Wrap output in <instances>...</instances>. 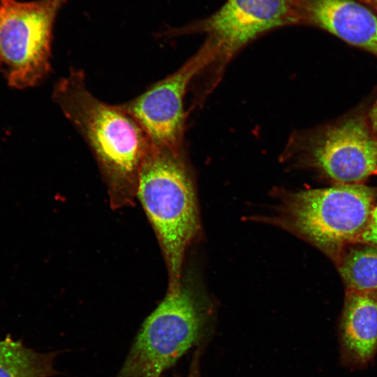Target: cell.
Instances as JSON below:
<instances>
[{"label": "cell", "instance_id": "1", "mask_svg": "<svg viewBox=\"0 0 377 377\" xmlns=\"http://www.w3.org/2000/svg\"><path fill=\"white\" fill-rule=\"evenodd\" d=\"M52 99L84 140L114 209L133 203L140 166L150 140L121 105L96 98L82 70L71 69L55 84Z\"/></svg>", "mask_w": 377, "mask_h": 377}, {"label": "cell", "instance_id": "2", "mask_svg": "<svg viewBox=\"0 0 377 377\" xmlns=\"http://www.w3.org/2000/svg\"><path fill=\"white\" fill-rule=\"evenodd\" d=\"M136 198L162 250L168 292L175 293L181 286L186 251L200 229L193 182L183 154L175 155L150 141L140 169Z\"/></svg>", "mask_w": 377, "mask_h": 377}, {"label": "cell", "instance_id": "3", "mask_svg": "<svg viewBox=\"0 0 377 377\" xmlns=\"http://www.w3.org/2000/svg\"><path fill=\"white\" fill-rule=\"evenodd\" d=\"M376 198L377 188L364 184H334L288 193L275 221L337 263L364 229Z\"/></svg>", "mask_w": 377, "mask_h": 377}, {"label": "cell", "instance_id": "4", "mask_svg": "<svg viewBox=\"0 0 377 377\" xmlns=\"http://www.w3.org/2000/svg\"><path fill=\"white\" fill-rule=\"evenodd\" d=\"M206 300L182 279L144 320L115 377H161L207 333Z\"/></svg>", "mask_w": 377, "mask_h": 377}, {"label": "cell", "instance_id": "5", "mask_svg": "<svg viewBox=\"0 0 377 377\" xmlns=\"http://www.w3.org/2000/svg\"><path fill=\"white\" fill-rule=\"evenodd\" d=\"M68 0H0V61L10 87H35L51 71L57 13Z\"/></svg>", "mask_w": 377, "mask_h": 377}, {"label": "cell", "instance_id": "6", "mask_svg": "<svg viewBox=\"0 0 377 377\" xmlns=\"http://www.w3.org/2000/svg\"><path fill=\"white\" fill-rule=\"evenodd\" d=\"M334 184H363L377 175V136L367 114H351L292 138L286 151Z\"/></svg>", "mask_w": 377, "mask_h": 377}, {"label": "cell", "instance_id": "7", "mask_svg": "<svg viewBox=\"0 0 377 377\" xmlns=\"http://www.w3.org/2000/svg\"><path fill=\"white\" fill-rule=\"evenodd\" d=\"M215 57L214 51L203 43L174 73L153 84L138 96L120 104L140 124L151 142L175 155L183 154L186 90L193 78L212 64Z\"/></svg>", "mask_w": 377, "mask_h": 377}, {"label": "cell", "instance_id": "8", "mask_svg": "<svg viewBox=\"0 0 377 377\" xmlns=\"http://www.w3.org/2000/svg\"><path fill=\"white\" fill-rule=\"evenodd\" d=\"M298 2L227 0L214 14L184 31L207 34L205 43L216 52L214 61L221 68L241 48L263 33L284 25L299 24Z\"/></svg>", "mask_w": 377, "mask_h": 377}, {"label": "cell", "instance_id": "9", "mask_svg": "<svg viewBox=\"0 0 377 377\" xmlns=\"http://www.w3.org/2000/svg\"><path fill=\"white\" fill-rule=\"evenodd\" d=\"M299 24L322 29L377 56V16L357 0H299Z\"/></svg>", "mask_w": 377, "mask_h": 377}, {"label": "cell", "instance_id": "10", "mask_svg": "<svg viewBox=\"0 0 377 377\" xmlns=\"http://www.w3.org/2000/svg\"><path fill=\"white\" fill-rule=\"evenodd\" d=\"M345 356L364 364L377 348V292L346 290L341 323Z\"/></svg>", "mask_w": 377, "mask_h": 377}, {"label": "cell", "instance_id": "11", "mask_svg": "<svg viewBox=\"0 0 377 377\" xmlns=\"http://www.w3.org/2000/svg\"><path fill=\"white\" fill-rule=\"evenodd\" d=\"M58 352L40 353L10 334L0 340V377H52Z\"/></svg>", "mask_w": 377, "mask_h": 377}, {"label": "cell", "instance_id": "12", "mask_svg": "<svg viewBox=\"0 0 377 377\" xmlns=\"http://www.w3.org/2000/svg\"><path fill=\"white\" fill-rule=\"evenodd\" d=\"M336 264L346 290L377 292V245L350 244Z\"/></svg>", "mask_w": 377, "mask_h": 377}, {"label": "cell", "instance_id": "13", "mask_svg": "<svg viewBox=\"0 0 377 377\" xmlns=\"http://www.w3.org/2000/svg\"><path fill=\"white\" fill-rule=\"evenodd\" d=\"M357 243L377 245V203L371 212L367 226L355 244Z\"/></svg>", "mask_w": 377, "mask_h": 377}, {"label": "cell", "instance_id": "14", "mask_svg": "<svg viewBox=\"0 0 377 377\" xmlns=\"http://www.w3.org/2000/svg\"><path fill=\"white\" fill-rule=\"evenodd\" d=\"M367 117L371 130L377 136V100L368 111Z\"/></svg>", "mask_w": 377, "mask_h": 377}, {"label": "cell", "instance_id": "15", "mask_svg": "<svg viewBox=\"0 0 377 377\" xmlns=\"http://www.w3.org/2000/svg\"><path fill=\"white\" fill-rule=\"evenodd\" d=\"M194 355H195L192 360L191 365L186 377H201L199 367L200 350H197Z\"/></svg>", "mask_w": 377, "mask_h": 377}, {"label": "cell", "instance_id": "16", "mask_svg": "<svg viewBox=\"0 0 377 377\" xmlns=\"http://www.w3.org/2000/svg\"><path fill=\"white\" fill-rule=\"evenodd\" d=\"M362 4L377 13V0H357Z\"/></svg>", "mask_w": 377, "mask_h": 377}, {"label": "cell", "instance_id": "17", "mask_svg": "<svg viewBox=\"0 0 377 377\" xmlns=\"http://www.w3.org/2000/svg\"><path fill=\"white\" fill-rule=\"evenodd\" d=\"M0 64H1V61H0Z\"/></svg>", "mask_w": 377, "mask_h": 377}]
</instances>
